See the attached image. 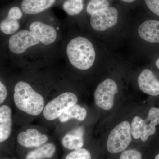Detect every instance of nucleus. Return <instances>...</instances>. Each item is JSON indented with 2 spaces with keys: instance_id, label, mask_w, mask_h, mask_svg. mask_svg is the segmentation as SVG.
I'll return each mask as SVG.
<instances>
[{
  "instance_id": "f257e3e1",
  "label": "nucleus",
  "mask_w": 159,
  "mask_h": 159,
  "mask_svg": "<svg viewBox=\"0 0 159 159\" xmlns=\"http://www.w3.org/2000/svg\"><path fill=\"white\" fill-rule=\"evenodd\" d=\"M65 54L69 64L79 70H90L98 59V51L94 43L83 35H76L68 40Z\"/></svg>"
},
{
  "instance_id": "f03ea898",
  "label": "nucleus",
  "mask_w": 159,
  "mask_h": 159,
  "mask_svg": "<svg viewBox=\"0 0 159 159\" xmlns=\"http://www.w3.org/2000/svg\"><path fill=\"white\" fill-rule=\"evenodd\" d=\"M13 100L19 110L31 116H38L45 107L42 95L35 91L29 83L22 80L15 85Z\"/></svg>"
},
{
  "instance_id": "7ed1b4c3",
  "label": "nucleus",
  "mask_w": 159,
  "mask_h": 159,
  "mask_svg": "<svg viewBox=\"0 0 159 159\" xmlns=\"http://www.w3.org/2000/svg\"><path fill=\"white\" fill-rule=\"evenodd\" d=\"M39 47H43L40 42L28 28L19 30L11 35L8 41L9 52L16 56H22L31 49Z\"/></svg>"
},
{
  "instance_id": "20e7f679",
  "label": "nucleus",
  "mask_w": 159,
  "mask_h": 159,
  "mask_svg": "<svg viewBox=\"0 0 159 159\" xmlns=\"http://www.w3.org/2000/svg\"><path fill=\"white\" fill-rule=\"evenodd\" d=\"M131 124L128 121L120 122L109 134L107 148L109 152L116 154L126 150L132 141Z\"/></svg>"
},
{
  "instance_id": "39448f33",
  "label": "nucleus",
  "mask_w": 159,
  "mask_h": 159,
  "mask_svg": "<svg viewBox=\"0 0 159 159\" xmlns=\"http://www.w3.org/2000/svg\"><path fill=\"white\" fill-rule=\"evenodd\" d=\"M158 124L159 109L152 107L145 120L137 116L134 117L131 123L132 136L135 139H140L142 142H146L149 137L155 134L156 126Z\"/></svg>"
},
{
  "instance_id": "423d86ee",
  "label": "nucleus",
  "mask_w": 159,
  "mask_h": 159,
  "mask_svg": "<svg viewBox=\"0 0 159 159\" xmlns=\"http://www.w3.org/2000/svg\"><path fill=\"white\" fill-rule=\"evenodd\" d=\"M119 12L116 7L109 6L94 11L89 16L91 29L97 32H105L116 26Z\"/></svg>"
},
{
  "instance_id": "0eeeda50",
  "label": "nucleus",
  "mask_w": 159,
  "mask_h": 159,
  "mask_svg": "<svg viewBox=\"0 0 159 159\" xmlns=\"http://www.w3.org/2000/svg\"><path fill=\"white\" fill-rule=\"evenodd\" d=\"M77 96L74 93L64 92L51 100L45 106L43 116L48 121L55 120L69 107L77 104Z\"/></svg>"
},
{
  "instance_id": "6e6552de",
  "label": "nucleus",
  "mask_w": 159,
  "mask_h": 159,
  "mask_svg": "<svg viewBox=\"0 0 159 159\" xmlns=\"http://www.w3.org/2000/svg\"><path fill=\"white\" fill-rule=\"evenodd\" d=\"M118 87L113 79L107 78L97 85L94 93V101L98 107L104 110L112 108Z\"/></svg>"
},
{
  "instance_id": "1a4fd4ad",
  "label": "nucleus",
  "mask_w": 159,
  "mask_h": 159,
  "mask_svg": "<svg viewBox=\"0 0 159 159\" xmlns=\"http://www.w3.org/2000/svg\"><path fill=\"white\" fill-rule=\"evenodd\" d=\"M29 24L27 28L36 35L43 47L54 46L58 40V31L48 22L35 18L30 21Z\"/></svg>"
},
{
  "instance_id": "9d476101",
  "label": "nucleus",
  "mask_w": 159,
  "mask_h": 159,
  "mask_svg": "<svg viewBox=\"0 0 159 159\" xmlns=\"http://www.w3.org/2000/svg\"><path fill=\"white\" fill-rule=\"evenodd\" d=\"M48 137L34 128L28 129L18 134L17 141L19 145L27 148H38L47 143Z\"/></svg>"
},
{
  "instance_id": "9b49d317",
  "label": "nucleus",
  "mask_w": 159,
  "mask_h": 159,
  "mask_svg": "<svg viewBox=\"0 0 159 159\" xmlns=\"http://www.w3.org/2000/svg\"><path fill=\"white\" fill-rule=\"evenodd\" d=\"M138 84L143 93L152 96L159 95V80L151 70H143L138 77Z\"/></svg>"
},
{
  "instance_id": "f8f14e48",
  "label": "nucleus",
  "mask_w": 159,
  "mask_h": 159,
  "mask_svg": "<svg viewBox=\"0 0 159 159\" xmlns=\"http://www.w3.org/2000/svg\"><path fill=\"white\" fill-rule=\"evenodd\" d=\"M62 0H22L20 6L27 15L35 16L48 11Z\"/></svg>"
},
{
  "instance_id": "ddd939ff",
  "label": "nucleus",
  "mask_w": 159,
  "mask_h": 159,
  "mask_svg": "<svg viewBox=\"0 0 159 159\" xmlns=\"http://www.w3.org/2000/svg\"><path fill=\"white\" fill-rule=\"evenodd\" d=\"M139 37L150 43H159V21L148 20L141 23L137 29Z\"/></svg>"
},
{
  "instance_id": "4468645a",
  "label": "nucleus",
  "mask_w": 159,
  "mask_h": 159,
  "mask_svg": "<svg viewBox=\"0 0 159 159\" xmlns=\"http://www.w3.org/2000/svg\"><path fill=\"white\" fill-rule=\"evenodd\" d=\"M12 128V111L8 106L0 107V142H6L10 135Z\"/></svg>"
},
{
  "instance_id": "2eb2a0df",
  "label": "nucleus",
  "mask_w": 159,
  "mask_h": 159,
  "mask_svg": "<svg viewBox=\"0 0 159 159\" xmlns=\"http://www.w3.org/2000/svg\"><path fill=\"white\" fill-rule=\"evenodd\" d=\"M84 130L79 127L69 132L63 137L61 144L66 149L72 151L78 150L83 148L84 145Z\"/></svg>"
},
{
  "instance_id": "dca6fc26",
  "label": "nucleus",
  "mask_w": 159,
  "mask_h": 159,
  "mask_svg": "<svg viewBox=\"0 0 159 159\" xmlns=\"http://www.w3.org/2000/svg\"><path fill=\"white\" fill-rule=\"evenodd\" d=\"M56 147L52 143H47L30 151L27 154L25 159H48L54 156Z\"/></svg>"
},
{
  "instance_id": "f3484780",
  "label": "nucleus",
  "mask_w": 159,
  "mask_h": 159,
  "mask_svg": "<svg viewBox=\"0 0 159 159\" xmlns=\"http://www.w3.org/2000/svg\"><path fill=\"white\" fill-rule=\"evenodd\" d=\"M87 116L85 109L80 105L76 104L69 107L59 117L60 122H66L71 119H76L80 121L85 120Z\"/></svg>"
},
{
  "instance_id": "a211bd4d",
  "label": "nucleus",
  "mask_w": 159,
  "mask_h": 159,
  "mask_svg": "<svg viewBox=\"0 0 159 159\" xmlns=\"http://www.w3.org/2000/svg\"><path fill=\"white\" fill-rule=\"evenodd\" d=\"M85 0H62L61 4L63 10L70 16L79 15L85 9Z\"/></svg>"
},
{
  "instance_id": "6ab92c4d",
  "label": "nucleus",
  "mask_w": 159,
  "mask_h": 159,
  "mask_svg": "<svg viewBox=\"0 0 159 159\" xmlns=\"http://www.w3.org/2000/svg\"><path fill=\"white\" fill-rule=\"evenodd\" d=\"M20 21L5 16L0 22L1 32L6 35H12L19 31Z\"/></svg>"
},
{
  "instance_id": "aec40b11",
  "label": "nucleus",
  "mask_w": 159,
  "mask_h": 159,
  "mask_svg": "<svg viewBox=\"0 0 159 159\" xmlns=\"http://www.w3.org/2000/svg\"><path fill=\"white\" fill-rule=\"evenodd\" d=\"M109 6V0H89L85 6L86 13L89 16L94 11Z\"/></svg>"
},
{
  "instance_id": "412c9836",
  "label": "nucleus",
  "mask_w": 159,
  "mask_h": 159,
  "mask_svg": "<svg viewBox=\"0 0 159 159\" xmlns=\"http://www.w3.org/2000/svg\"><path fill=\"white\" fill-rule=\"evenodd\" d=\"M65 159H92L90 152L84 148L72 151L67 155Z\"/></svg>"
},
{
  "instance_id": "4be33fe9",
  "label": "nucleus",
  "mask_w": 159,
  "mask_h": 159,
  "mask_svg": "<svg viewBox=\"0 0 159 159\" xmlns=\"http://www.w3.org/2000/svg\"><path fill=\"white\" fill-rule=\"evenodd\" d=\"M23 10L20 6H13L9 7L6 12V16L15 20H20L24 17Z\"/></svg>"
},
{
  "instance_id": "5701e85b",
  "label": "nucleus",
  "mask_w": 159,
  "mask_h": 159,
  "mask_svg": "<svg viewBox=\"0 0 159 159\" xmlns=\"http://www.w3.org/2000/svg\"><path fill=\"white\" fill-rule=\"evenodd\" d=\"M119 159H143L142 154L134 149H128L122 152Z\"/></svg>"
},
{
  "instance_id": "b1692460",
  "label": "nucleus",
  "mask_w": 159,
  "mask_h": 159,
  "mask_svg": "<svg viewBox=\"0 0 159 159\" xmlns=\"http://www.w3.org/2000/svg\"><path fill=\"white\" fill-rule=\"evenodd\" d=\"M144 2L152 13L159 17V0H144Z\"/></svg>"
},
{
  "instance_id": "393cba45",
  "label": "nucleus",
  "mask_w": 159,
  "mask_h": 159,
  "mask_svg": "<svg viewBox=\"0 0 159 159\" xmlns=\"http://www.w3.org/2000/svg\"><path fill=\"white\" fill-rule=\"evenodd\" d=\"M8 94V91L6 85L2 81H0V104H2L6 100Z\"/></svg>"
},
{
  "instance_id": "a878e982",
  "label": "nucleus",
  "mask_w": 159,
  "mask_h": 159,
  "mask_svg": "<svg viewBox=\"0 0 159 159\" xmlns=\"http://www.w3.org/2000/svg\"><path fill=\"white\" fill-rule=\"evenodd\" d=\"M120 1L125 3H132L135 2L136 0H120Z\"/></svg>"
},
{
  "instance_id": "bb28decb",
  "label": "nucleus",
  "mask_w": 159,
  "mask_h": 159,
  "mask_svg": "<svg viewBox=\"0 0 159 159\" xmlns=\"http://www.w3.org/2000/svg\"><path fill=\"white\" fill-rule=\"evenodd\" d=\"M155 64L159 70V57L157 59L156 61Z\"/></svg>"
},
{
  "instance_id": "cd10ccee",
  "label": "nucleus",
  "mask_w": 159,
  "mask_h": 159,
  "mask_svg": "<svg viewBox=\"0 0 159 159\" xmlns=\"http://www.w3.org/2000/svg\"><path fill=\"white\" fill-rule=\"evenodd\" d=\"M155 159H159V153L155 157Z\"/></svg>"
}]
</instances>
